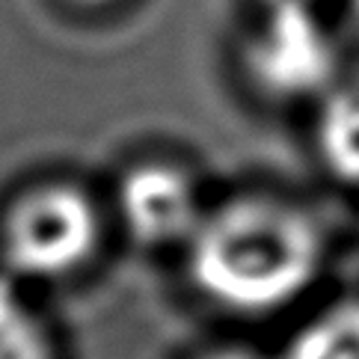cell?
Wrapping results in <instances>:
<instances>
[{"label":"cell","instance_id":"3","mask_svg":"<svg viewBox=\"0 0 359 359\" xmlns=\"http://www.w3.org/2000/svg\"><path fill=\"white\" fill-rule=\"evenodd\" d=\"M247 62L271 95H327L339 72V45L318 18V9H267L250 42Z\"/></svg>","mask_w":359,"mask_h":359},{"label":"cell","instance_id":"2","mask_svg":"<svg viewBox=\"0 0 359 359\" xmlns=\"http://www.w3.org/2000/svg\"><path fill=\"white\" fill-rule=\"evenodd\" d=\"M98 211L83 190L48 184L12 208L4 235L6 264L24 279H60L89 262L98 247Z\"/></svg>","mask_w":359,"mask_h":359},{"label":"cell","instance_id":"10","mask_svg":"<svg viewBox=\"0 0 359 359\" xmlns=\"http://www.w3.org/2000/svg\"><path fill=\"white\" fill-rule=\"evenodd\" d=\"M348 21H351V30L359 42V0H348Z\"/></svg>","mask_w":359,"mask_h":359},{"label":"cell","instance_id":"1","mask_svg":"<svg viewBox=\"0 0 359 359\" xmlns=\"http://www.w3.org/2000/svg\"><path fill=\"white\" fill-rule=\"evenodd\" d=\"M320 235L300 208L243 196L202 214L190 235V276L202 294L235 312H271L309 285Z\"/></svg>","mask_w":359,"mask_h":359},{"label":"cell","instance_id":"6","mask_svg":"<svg viewBox=\"0 0 359 359\" xmlns=\"http://www.w3.org/2000/svg\"><path fill=\"white\" fill-rule=\"evenodd\" d=\"M285 359H359V303H339L309 320Z\"/></svg>","mask_w":359,"mask_h":359},{"label":"cell","instance_id":"4","mask_svg":"<svg viewBox=\"0 0 359 359\" xmlns=\"http://www.w3.org/2000/svg\"><path fill=\"white\" fill-rule=\"evenodd\" d=\"M119 211L131 235L146 243L190 241L202 220L194 182L166 163H143L122 178Z\"/></svg>","mask_w":359,"mask_h":359},{"label":"cell","instance_id":"9","mask_svg":"<svg viewBox=\"0 0 359 359\" xmlns=\"http://www.w3.org/2000/svg\"><path fill=\"white\" fill-rule=\"evenodd\" d=\"M264 9H315L318 0H262Z\"/></svg>","mask_w":359,"mask_h":359},{"label":"cell","instance_id":"8","mask_svg":"<svg viewBox=\"0 0 359 359\" xmlns=\"http://www.w3.org/2000/svg\"><path fill=\"white\" fill-rule=\"evenodd\" d=\"M199 359H264L252 351H243V348H223V351H214V353H205Z\"/></svg>","mask_w":359,"mask_h":359},{"label":"cell","instance_id":"5","mask_svg":"<svg viewBox=\"0 0 359 359\" xmlns=\"http://www.w3.org/2000/svg\"><path fill=\"white\" fill-rule=\"evenodd\" d=\"M318 143L327 166L359 184V81L332 86L318 122Z\"/></svg>","mask_w":359,"mask_h":359},{"label":"cell","instance_id":"7","mask_svg":"<svg viewBox=\"0 0 359 359\" xmlns=\"http://www.w3.org/2000/svg\"><path fill=\"white\" fill-rule=\"evenodd\" d=\"M0 359H54L45 324L9 279H0Z\"/></svg>","mask_w":359,"mask_h":359},{"label":"cell","instance_id":"11","mask_svg":"<svg viewBox=\"0 0 359 359\" xmlns=\"http://www.w3.org/2000/svg\"><path fill=\"white\" fill-rule=\"evenodd\" d=\"M81 4H110V0H81Z\"/></svg>","mask_w":359,"mask_h":359}]
</instances>
